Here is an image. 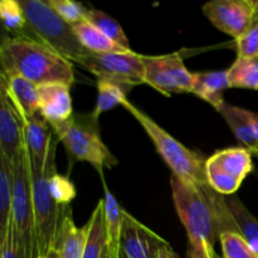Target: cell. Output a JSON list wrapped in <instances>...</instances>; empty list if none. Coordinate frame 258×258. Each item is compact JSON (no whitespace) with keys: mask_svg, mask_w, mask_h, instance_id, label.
I'll list each match as a JSON object with an SVG mask.
<instances>
[{"mask_svg":"<svg viewBox=\"0 0 258 258\" xmlns=\"http://www.w3.org/2000/svg\"><path fill=\"white\" fill-rule=\"evenodd\" d=\"M170 186L174 206L186 229L189 244L214 247L223 232H239L226 197L217 193L211 185H198L171 175Z\"/></svg>","mask_w":258,"mask_h":258,"instance_id":"cell-1","label":"cell"},{"mask_svg":"<svg viewBox=\"0 0 258 258\" xmlns=\"http://www.w3.org/2000/svg\"><path fill=\"white\" fill-rule=\"evenodd\" d=\"M2 73L23 76L37 86L63 83L72 86L75 70L72 62L48 45L27 35L4 39L0 48Z\"/></svg>","mask_w":258,"mask_h":258,"instance_id":"cell-2","label":"cell"},{"mask_svg":"<svg viewBox=\"0 0 258 258\" xmlns=\"http://www.w3.org/2000/svg\"><path fill=\"white\" fill-rule=\"evenodd\" d=\"M57 140L58 138L53 134L44 166L37 168V166L30 165L37 258H43L48 252L54 249L58 233H59L66 218L72 213L70 206L58 204L50 193L49 179L57 171L55 169Z\"/></svg>","mask_w":258,"mask_h":258,"instance_id":"cell-3","label":"cell"},{"mask_svg":"<svg viewBox=\"0 0 258 258\" xmlns=\"http://www.w3.org/2000/svg\"><path fill=\"white\" fill-rule=\"evenodd\" d=\"M53 134L62 141L70 160L91 164L103 180V170L118 164L102 141L98 117L92 112L73 113L67 121L50 125Z\"/></svg>","mask_w":258,"mask_h":258,"instance_id":"cell-4","label":"cell"},{"mask_svg":"<svg viewBox=\"0 0 258 258\" xmlns=\"http://www.w3.org/2000/svg\"><path fill=\"white\" fill-rule=\"evenodd\" d=\"M121 106H123L145 130L155 145L159 155L173 171V175L189 183L209 185L206 171L207 159L202 154L184 146L180 141L173 138L168 131L164 130L150 116L133 105L130 101L125 100Z\"/></svg>","mask_w":258,"mask_h":258,"instance_id":"cell-5","label":"cell"},{"mask_svg":"<svg viewBox=\"0 0 258 258\" xmlns=\"http://www.w3.org/2000/svg\"><path fill=\"white\" fill-rule=\"evenodd\" d=\"M20 5L24 10L27 27L50 49L78 64L90 53L80 42L72 25L63 20L47 0H22Z\"/></svg>","mask_w":258,"mask_h":258,"instance_id":"cell-6","label":"cell"},{"mask_svg":"<svg viewBox=\"0 0 258 258\" xmlns=\"http://www.w3.org/2000/svg\"><path fill=\"white\" fill-rule=\"evenodd\" d=\"M13 168V204L10 233L27 258H37L35 253V223L33 207L32 178L27 146Z\"/></svg>","mask_w":258,"mask_h":258,"instance_id":"cell-7","label":"cell"},{"mask_svg":"<svg viewBox=\"0 0 258 258\" xmlns=\"http://www.w3.org/2000/svg\"><path fill=\"white\" fill-rule=\"evenodd\" d=\"M252 170V154L243 146L216 151L206 163L209 185L224 197L234 196Z\"/></svg>","mask_w":258,"mask_h":258,"instance_id":"cell-8","label":"cell"},{"mask_svg":"<svg viewBox=\"0 0 258 258\" xmlns=\"http://www.w3.org/2000/svg\"><path fill=\"white\" fill-rule=\"evenodd\" d=\"M80 66L95 75L97 80L112 81L127 87L145 83L144 55L134 50L102 54L90 52Z\"/></svg>","mask_w":258,"mask_h":258,"instance_id":"cell-9","label":"cell"},{"mask_svg":"<svg viewBox=\"0 0 258 258\" xmlns=\"http://www.w3.org/2000/svg\"><path fill=\"white\" fill-rule=\"evenodd\" d=\"M145 83L165 96L191 93L193 73L183 62L180 52L164 55H144Z\"/></svg>","mask_w":258,"mask_h":258,"instance_id":"cell-10","label":"cell"},{"mask_svg":"<svg viewBox=\"0 0 258 258\" xmlns=\"http://www.w3.org/2000/svg\"><path fill=\"white\" fill-rule=\"evenodd\" d=\"M202 10L217 29L236 40L258 18L256 0H214L204 4Z\"/></svg>","mask_w":258,"mask_h":258,"instance_id":"cell-11","label":"cell"},{"mask_svg":"<svg viewBox=\"0 0 258 258\" xmlns=\"http://www.w3.org/2000/svg\"><path fill=\"white\" fill-rule=\"evenodd\" d=\"M168 242L122 209L117 258H158Z\"/></svg>","mask_w":258,"mask_h":258,"instance_id":"cell-12","label":"cell"},{"mask_svg":"<svg viewBox=\"0 0 258 258\" xmlns=\"http://www.w3.org/2000/svg\"><path fill=\"white\" fill-rule=\"evenodd\" d=\"M25 123L5 91L0 87V154L10 163L25 149Z\"/></svg>","mask_w":258,"mask_h":258,"instance_id":"cell-13","label":"cell"},{"mask_svg":"<svg viewBox=\"0 0 258 258\" xmlns=\"http://www.w3.org/2000/svg\"><path fill=\"white\" fill-rule=\"evenodd\" d=\"M0 78V87L5 91L24 123L28 118L39 112V93L35 83L14 73H2Z\"/></svg>","mask_w":258,"mask_h":258,"instance_id":"cell-14","label":"cell"},{"mask_svg":"<svg viewBox=\"0 0 258 258\" xmlns=\"http://www.w3.org/2000/svg\"><path fill=\"white\" fill-rule=\"evenodd\" d=\"M39 112L52 123L63 122L73 116L70 86L63 83H47L38 86Z\"/></svg>","mask_w":258,"mask_h":258,"instance_id":"cell-15","label":"cell"},{"mask_svg":"<svg viewBox=\"0 0 258 258\" xmlns=\"http://www.w3.org/2000/svg\"><path fill=\"white\" fill-rule=\"evenodd\" d=\"M49 128V122L40 112L35 113L25 122V146L29 155L30 165L37 168L44 166L50 139L53 136V131Z\"/></svg>","mask_w":258,"mask_h":258,"instance_id":"cell-16","label":"cell"},{"mask_svg":"<svg viewBox=\"0 0 258 258\" xmlns=\"http://www.w3.org/2000/svg\"><path fill=\"white\" fill-rule=\"evenodd\" d=\"M216 110L226 120L232 133L243 148H246L252 155L258 156V139L249 116V110L232 106L227 102L222 103Z\"/></svg>","mask_w":258,"mask_h":258,"instance_id":"cell-17","label":"cell"},{"mask_svg":"<svg viewBox=\"0 0 258 258\" xmlns=\"http://www.w3.org/2000/svg\"><path fill=\"white\" fill-rule=\"evenodd\" d=\"M228 72L223 71H209V72L193 73V88L191 93L208 102L214 108L224 103L223 93L228 90Z\"/></svg>","mask_w":258,"mask_h":258,"instance_id":"cell-18","label":"cell"},{"mask_svg":"<svg viewBox=\"0 0 258 258\" xmlns=\"http://www.w3.org/2000/svg\"><path fill=\"white\" fill-rule=\"evenodd\" d=\"M88 227L86 224L82 228L76 227L73 222L72 213L66 218L57 241L54 249H57L60 258H82L87 243Z\"/></svg>","mask_w":258,"mask_h":258,"instance_id":"cell-19","label":"cell"},{"mask_svg":"<svg viewBox=\"0 0 258 258\" xmlns=\"http://www.w3.org/2000/svg\"><path fill=\"white\" fill-rule=\"evenodd\" d=\"M88 236L82 258H102L103 251L107 247L106 232L105 199H100L87 222Z\"/></svg>","mask_w":258,"mask_h":258,"instance_id":"cell-20","label":"cell"},{"mask_svg":"<svg viewBox=\"0 0 258 258\" xmlns=\"http://www.w3.org/2000/svg\"><path fill=\"white\" fill-rule=\"evenodd\" d=\"M73 29L83 47L90 50L91 53L102 54V53H122L131 50L118 45L117 43L113 42L105 33L101 32L98 28H96L87 20H83V22L73 25Z\"/></svg>","mask_w":258,"mask_h":258,"instance_id":"cell-21","label":"cell"},{"mask_svg":"<svg viewBox=\"0 0 258 258\" xmlns=\"http://www.w3.org/2000/svg\"><path fill=\"white\" fill-rule=\"evenodd\" d=\"M13 168L0 154V242L8 237L12 226Z\"/></svg>","mask_w":258,"mask_h":258,"instance_id":"cell-22","label":"cell"},{"mask_svg":"<svg viewBox=\"0 0 258 258\" xmlns=\"http://www.w3.org/2000/svg\"><path fill=\"white\" fill-rule=\"evenodd\" d=\"M226 202L229 212H231L232 217H233L234 222L238 227L239 233L246 239L247 243L251 246V248L258 254V219L239 201L238 197H226Z\"/></svg>","mask_w":258,"mask_h":258,"instance_id":"cell-23","label":"cell"},{"mask_svg":"<svg viewBox=\"0 0 258 258\" xmlns=\"http://www.w3.org/2000/svg\"><path fill=\"white\" fill-rule=\"evenodd\" d=\"M105 188V212H106V232H107V244L112 258H117L120 247L121 227H122V208L111 193L110 189L103 183Z\"/></svg>","mask_w":258,"mask_h":258,"instance_id":"cell-24","label":"cell"},{"mask_svg":"<svg viewBox=\"0 0 258 258\" xmlns=\"http://www.w3.org/2000/svg\"><path fill=\"white\" fill-rule=\"evenodd\" d=\"M131 87L120 85V83L112 82L107 80L97 81V102H96L95 110L92 111L96 117L100 118L102 113L107 112L111 108L121 105L126 98V93Z\"/></svg>","mask_w":258,"mask_h":258,"instance_id":"cell-25","label":"cell"},{"mask_svg":"<svg viewBox=\"0 0 258 258\" xmlns=\"http://www.w3.org/2000/svg\"><path fill=\"white\" fill-rule=\"evenodd\" d=\"M227 72L231 88L258 90V60L237 57Z\"/></svg>","mask_w":258,"mask_h":258,"instance_id":"cell-26","label":"cell"},{"mask_svg":"<svg viewBox=\"0 0 258 258\" xmlns=\"http://www.w3.org/2000/svg\"><path fill=\"white\" fill-rule=\"evenodd\" d=\"M86 20L95 25L96 28H98L101 32L105 33L108 38H111L118 45H121L125 49H131L130 42L126 37L122 27L112 17L98 9H88Z\"/></svg>","mask_w":258,"mask_h":258,"instance_id":"cell-27","label":"cell"},{"mask_svg":"<svg viewBox=\"0 0 258 258\" xmlns=\"http://www.w3.org/2000/svg\"><path fill=\"white\" fill-rule=\"evenodd\" d=\"M223 258H258L239 232H223L219 236Z\"/></svg>","mask_w":258,"mask_h":258,"instance_id":"cell-28","label":"cell"},{"mask_svg":"<svg viewBox=\"0 0 258 258\" xmlns=\"http://www.w3.org/2000/svg\"><path fill=\"white\" fill-rule=\"evenodd\" d=\"M0 17L5 29L9 32H20L27 27L24 10L17 0H3L0 3Z\"/></svg>","mask_w":258,"mask_h":258,"instance_id":"cell-29","label":"cell"},{"mask_svg":"<svg viewBox=\"0 0 258 258\" xmlns=\"http://www.w3.org/2000/svg\"><path fill=\"white\" fill-rule=\"evenodd\" d=\"M47 3L63 20L72 27L87 18L88 9L81 3L73 0H47Z\"/></svg>","mask_w":258,"mask_h":258,"instance_id":"cell-30","label":"cell"},{"mask_svg":"<svg viewBox=\"0 0 258 258\" xmlns=\"http://www.w3.org/2000/svg\"><path fill=\"white\" fill-rule=\"evenodd\" d=\"M49 188L54 201L60 206H70L76 197L75 184L66 175H60L55 171L49 179Z\"/></svg>","mask_w":258,"mask_h":258,"instance_id":"cell-31","label":"cell"},{"mask_svg":"<svg viewBox=\"0 0 258 258\" xmlns=\"http://www.w3.org/2000/svg\"><path fill=\"white\" fill-rule=\"evenodd\" d=\"M236 45L238 58L258 60V18L248 30L236 40Z\"/></svg>","mask_w":258,"mask_h":258,"instance_id":"cell-32","label":"cell"},{"mask_svg":"<svg viewBox=\"0 0 258 258\" xmlns=\"http://www.w3.org/2000/svg\"><path fill=\"white\" fill-rule=\"evenodd\" d=\"M0 252L2 258H27L10 231L7 238L0 242Z\"/></svg>","mask_w":258,"mask_h":258,"instance_id":"cell-33","label":"cell"},{"mask_svg":"<svg viewBox=\"0 0 258 258\" xmlns=\"http://www.w3.org/2000/svg\"><path fill=\"white\" fill-rule=\"evenodd\" d=\"M214 256H216L214 247L208 246V244H203V246L189 244L188 253H186V258H214Z\"/></svg>","mask_w":258,"mask_h":258,"instance_id":"cell-34","label":"cell"},{"mask_svg":"<svg viewBox=\"0 0 258 258\" xmlns=\"http://www.w3.org/2000/svg\"><path fill=\"white\" fill-rule=\"evenodd\" d=\"M158 258H178V256H176L175 252L173 251L170 244H168V246H165L163 249H161Z\"/></svg>","mask_w":258,"mask_h":258,"instance_id":"cell-35","label":"cell"},{"mask_svg":"<svg viewBox=\"0 0 258 258\" xmlns=\"http://www.w3.org/2000/svg\"><path fill=\"white\" fill-rule=\"evenodd\" d=\"M43 258H60V256H59V253H58L57 249H52V251L48 252V253L45 254Z\"/></svg>","mask_w":258,"mask_h":258,"instance_id":"cell-36","label":"cell"},{"mask_svg":"<svg viewBox=\"0 0 258 258\" xmlns=\"http://www.w3.org/2000/svg\"><path fill=\"white\" fill-rule=\"evenodd\" d=\"M102 258H112V256H111L110 248H108V244H107V247H106V248H105V251H103Z\"/></svg>","mask_w":258,"mask_h":258,"instance_id":"cell-37","label":"cell"},{"mask_svg":"<svg viewBox=\"0 0 258 258\" xmlns=\"http://www.w3.org/2000/svg\"><path fill=\"white\" fill-rule=\"evenodd\" d=\"M252 112H253V111H252ZM253 116H254V118H256V120L258 121V113L257 112H253Z\"/></svg>","mask_w":258,"mask_h":258,"instance_id":"cell-38","label":"cell"},{"mask_svg":"<svg viewBox=\"0 0 258 258\" xmlns=\"http://www.w3.org/2000/svg\"><path fill=\"white\" fill-rule=\"evenodd\" d=\"M214 258H218V254H217V253H216V256H214Z\"/></svg>","mask_w":258,"mask_h":258,"instance_id":"cell-39","label":"cell"},{"mask_svg":"<svg viewBox=\"0 0 258 258\" xmlns=\"http://www.w3.org/2000/svg\"><path fill=\"white\" fill-rule=\"evenodd\" d=\"M218 258H223V257H219V256H218Z\"/></svg>","mask_w":258,"mask_h":258,"instance_id":"cell-40","label":"cell"},{"mask_svg":"<svg viewBox=\"0 0 258 258\" xmlns=\"http://www.w3.org/2000/svg\"><path fill=\"white\" fill-rule=\"evenodd\" d=\"M257 91H258V90H257Z\"/></svg>","mask_w":258,"mask_h":258,"instance_id":"cell-41","label":"cell"}]
</instances>
